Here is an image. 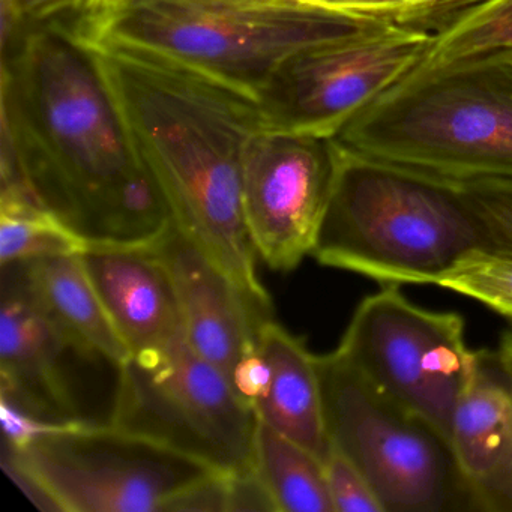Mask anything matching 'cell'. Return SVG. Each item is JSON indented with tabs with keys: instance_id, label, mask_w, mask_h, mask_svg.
<instances>
[{
	"instance_id": "obj_26",
	"label": "cell",
	"mask_w": 512,
	"mask_h": 512,
	"mask_svg": "<svg viewBox=\"0 0 512 512\" xmlns=\"http://www.w3.org/2000/svg\"><path fill=\"white\" fill-rule=\"evenodd\" d=\"M230 382L239 397L250 403L251 406H256L257 401L262 400L263 395L268 391L269 383H271V370H269L268 362L259 352V347L254 352L245 355L236 364Z\"/></svg>"
},
{
	"instance_id": "obj_15",
	"label": "cell",
	"mask_w": 512,
	"mask_h": 512,
	"mask_svg": "<svg viewBox=\"0 0 512 512\" xmlns=\"http://www.w3.org/2000/svg\"><path fill=\"white\" fill-rule=\"evenodd\" d=\"M80 259L131 356L185 334L172 280L148 247L92 245Z\"/></svg>"
},
{
	"instance_id": "obj_14",
	"label": "cell",
	"mask_w": 512,
	"mask_h": 512,
	"mask_svg": "<svg viewBox=\"0 0 512 512\" xmlns=\"http://www.w3.org/2000/svg\"><path fill=\"white\" fill-rule=\"evenodd\" d=\"M449 443L472 511L512 512V388L497 350H478Z\"/></svg>"
},
{
	"instance_id": "obj_8",
	"label": "cell",
	"mask_w": 512,
	"mask_h": 512,
	"mask_svg": "<svg viewBox=\"0 0 512 512\" xmlns=\"http://www.w3.org/2000/svg\"><path fill=\"white\" fill-rule=\"evenodd\" d=\"M11 473L67 512H166L170 503L212 473L166 446L88 421L61 425L10 451Z\"/></svg>"
},
{
	"instance_id": "obj_10",
	"label": "cell",
	"mask_w": 512,
	"mask_h": 512,
	"mask_svg": "<svg viewBox=\"0 0 512 512\" xmlns=\"http://www.w3.org/2000/svg\"><path fill=\"white\" fill-rule=\"evenodd\" d=\"M430 43L425 29L379 23L352 40L298 56L263 95L274 131L334 139L397 85Z\"/></svg>"
},
{
	"instance_id": "obj_20",
	"label": "cell",
	"mask_w": 512,
	"mask_h": 512,
	"mask_svg": "<svg viewBox=\"0 0 512 512\" xmlns=\"http://www.w3.org/2000/svg\"><path fill=\"white\" fill-rule=\"evenodd\" d=\"M91 245L58 215L19 188L0 194V263L31 262L52 256H76Z\"/></svg>"
},
{
	"instance_id": "obj_17",
	"label": "cell",
	"mask_w": 512,
	"mask_h": 512,
	"mask_svg": "<svg viewBox=\"0 0 512 512\" xmlns=\"http://www.w3.org/2000/svg\"><path fill=\"white\" fill-rule=\"evenodd\" d=\"M257 347L271 370L268 391L254 406L257 416L325 463L332 445L316 355L274 319L263 323Z\"/></svg>"
},
{
	"instance_id": "obj_29",
	"label": "cell",
	"mask_w": 512,
	"mask_h": 512,
	"mask_svg": "<svg viewBox=\"0 0 512 512\" xmlns=\"http://www.w3.org/2000/svg\"><path fill=\"white\" fill-rule=\"evenodd\" d=\"M101 0H89L88 8L95 7V5L100 4Z\"/></svg>"
},
{
	"instance_id": "obj_21",
	"label": "cell",
	"mask_w": 512,
	"mask_h": 512,
	"mask_svg": "<svg viewBox=\"0 0 512 512\" xmlns=\"http://www.w3.org/2000/svg\"><path fill=\"white\" fill-rule=\"evenodd\" d=\"M437 287L475 299L512 320V254L476 251L449 272Z\"/></svg>"
},
{
	"instance_id": "obj_5",
	"label": "cell",
	"mask_w": 512,
	"mask_h": 512,
	"mask_svg": "<svg viewBox=\"0 0 512 512\" xmlns=\"http://www.w3.org/2000/svg\"><path fill=\"white\" fill-rule=\"evenodd\" d=\"M338 152L455 191L512 187V70L448 77L365 110Z\"/></svg>"
},
{
	"instance_id": "obj_25",
	"label": "cell",
	"mask_w": 512,
	"mask_h": 512,
	"mask_svg": "<svg viewBox=\"0 0 512 512\" xmlns=\"http://www.w3.org/2000/svg\"><path fill=\"white\" fill-rule=\"evenodd\" d=\"M88 4L89 0H2V31L80 14Z\"/></svg>"
},
{
	"instance_id": "obj_11",
	"label": "cell",
	"mask_w": 512,
	"mask_h": 512,
	"mask_svg": "<svg viewBox=\"0 0 512 512\" xmlns=\"http://www.w3.org/2000/svg\"><path fill=\"white\" fill-rule=\"evenodd\" d=\"M331 140L266 131L244 160V212L257 256L290 272L310 256L334 179Z\"/></svg>"
},
{
	"instance_id": "obj_1",
	"label": "cell",
	"mask_w": 512,
	"mask_h": 512,
	"mask_svg": "<svg viewBox=\"0 0 512 512\" xmlns=\"http://www.w3.org/2000/svg\"><path fill=\"white\" fill-rule=\"evenodd\" d=\"M2 187H19L89 245L148 247L173 224L68 20L2 38Z\"/></svg>"
},
{
	"instance_id": "obj_18",
	"label": "cell",
	"mask_w": 512,
	"mask_h": 512,
	"mask_svg": "<svg viewBox=\"0 0 512 512\" xmlns=\"http://www.w3.org/2000/svg\"><path fill=\"white\" fill-rule=\"evenodd\" d=\"M38 304L76 352L100 356L121 367L130 349L107 314L80 254L20 262Z\"/></svg>"
},
{
	"instance_id": "obj_12",
	"label": "cell",
	"mask_w": 512,
	"mask_h": 512,
	"mask_svg": "<svg viewBox=\"0 0 512 512\" xmlns=\"http://www.w3.org/2000/svg\"><path fill=\"white\" fill-rule=\"evenodd\" d=\"M148 248L172 280L188 343L230 379L236 364L257 350L272 307L245 293L175 223Z\"/></svg>"
},
{
	"instance_id": "obj_22",
	"label": "cell",
	"mask_w": 512,
	"mask_h": 512,
	"mask_svg": "<svg viewBox=\"0 0 512 512\" xmlns=\"http://www.w3.org/2000/svg\"><path fill=\"white\" fill-rule=\"evenodd\" d=\"M475 2L478 0H319L316 5L374 22L433 32L449 17Z\"/></svg>"
},
{
	"instance_id": "obj_9",
	"label": "cell",
	"mask_w": 512,
	"mask_h": 512,
	"mask_svg": "<svg viewBox=\"0 0 512 512\" xmlns=\"http://www.w3.org/2000/svg\"><path fill=\"white\" fill-rule=\"evenodd\" d=\"M338 352L383 395L449 440L478 350L460 314L431 311L385 286L356 307Z\"/></svg>"
},
{
	"instance_id": "obj_23",
	"label": "cell",
	"mask_w": 512,
	"mask_h": 512,
	"mask_svg": "<svg viewBox=\"0 0 512 512\" xmlns=\"http://www.w3.org/2000/svg\"><path fill=\"white\" fill-rule=\"evenodd\" d=\"M325 472L334 512H385L364 473L343 452L332 448Z\"/></svg>"
},
{
	"instance_id": "obj_27",
	"label": "cell",
	"mask_w": 512,
	"mask_h": 512,
	"mask_svg": "<svg viewBox=\"0 0 512 512\" xmlns=\"http://www.w3.org/2000/svg\"><path fill=\"white\" fill-rule=\"evenodd\" d=\"M497 352H499L503 365H505V370L506 373H508L512 388V332H506V334L503 335Z\"/></svg>"
},
{
	"instance_id": "obj_24",
	"label": "cell",
	"mask_w": 512,
	"mask_h": 512,
	"mask_svg": "<svg viewBox=\"0 0 512 512\" xmlns=\"http://www.w3.org/2000/svg\"><path fill=\"white\" fill-rule=\"evenodd\" d=\"M460 193L484 226L490 250L512 254V187L490 185Z\"/></svg>"
},
{
	"instance_id": "obj_28",
	"label": "cell",
	"mask_w": 512,
	"mask_h": 512,
	"mask_svg": "<svg viewBox=\"0 0 512 512\" xmlns=\"http://www.w3.org/2000/svg\"><path fill=\"white\" fill-rule=\"evenodd\" d=\"M298 2H302V4L316 5L319 0H298Z\"/></svg>"
},
{
	"instance_id": "obj_3",
	"label": "cell",
	"mask_w": 512,
	"mask_h": 512,
	"mask_svg": "<svg viewBox=\"0 0 512 512\" xmlns=\"http://www.w3.org/2000/svg\"><path fill=\"white\" fill-rule=\"evenodd\" d=\"M70 23L95 43L185 68L263 104L290 61L382 22L298 0H101Z\"/></svg>"
},
{
	"instance_id": "obj_6",
	"label": "cell",
	"mask_w": 512,
	"mask_h": 512,
	"mask_svg": "<svg viewBox=\"0 0 512 512\" xmlns=\"http://www.w3.org/2000/svg\"><path fill=\"white\" fill-rule=\"evenodd\" d=\"M326 430L385 512L472 511L451 443L371 385L337 349L316 356Z\"/></svg>"
},
{
	"instance_id": "obj_2",
	"label": "cell",
	"mask_w": 512,
	"mask_h": 512,
	"mask_svg": "<svg viewBox=\"0 0 512 512\" xmlns=\"http://www.w3.org/2000/svg\"><path fill=\"white\" fill-rule=\"evenodd\" d=\"M70 26L175 226L245 293L272 307L257 277L242 185L248 146L274 131L263 104L185 68L95 43Z\"/></svg>"
},
{
	"instance_id": "obj_7",
	"label": "cell",
	"mask_w": 512,
	"mask_h": 512,
	"mask_svg": "<svg viewBox=\"0 0 512 512\" xmlns=\"http://www.w3.org/2000/svg\"><path fill=\"white\" fill-rule=\"evenodd\" d=\"M118 368L110 425L226 475L254 469L256 410L185 334Z\"/></svg>"
},
{
	"instance_id": "obj_13",
	"label": "cell",
	"mask_w": 512,
	"mask_h": 512,
	"mask_svg": "<svg viewBox=\"0 0 512 512\" xmlns=\"http://www.w3.org/2000/svg\"><path fill=\"white\" fill-rule=\"evenodd\" d=\"M74 350L32 295L22 263L2 266L0 400L50 424L85 419L65 371Z\"/></svg>"
},
{
	"instance_id": "obj_4",
	"label": "cell",
	"mask_w": 512,
	"mask_h": 512,
	"mask_svg": "<svg viewBox=\"0 0 512 512\" xmlns=\"http://www.w3.org/2000/svg\"><path fill=\"white\" fill-rule=\"evenodd\" d=\"M335 170L310 256L386 286L433 284L476 251L487 233L460 191L344 157Z\"/></svg>"
},
{
	"instance_id": "obj_16",
	"label": "cell",
	"mask_w": 512,
	"mask_h": 512,
	"mask_svg": "<svg viewBox=\"0 0 512 512\" xmlns=\"http://www.w3.org/2000/svg\"><path fill=\"white\" fill-rule=\"evenodd\" d=\"M494 70H512V0H478L449 17L418 64L367 110L448 77Z\"/></svg>"
},
{
	"instance_id": "obj_19",
	"label": "cell",
	"mask_w": 512,
	"mask_h": 512,
	"mask_svg": "<svg viewBox=\"0 0 512 512\" xmlns=\"http://www.w3.org/2000/svg\"><path fill=\"white\" fill-rule=\"evenodd\" d=\"M254 467L280 512H334L325 463L259 419Z\"/></svg>"
}]
</instances>
